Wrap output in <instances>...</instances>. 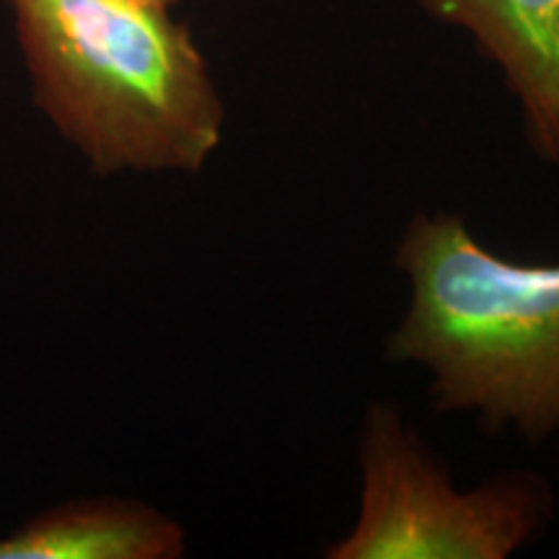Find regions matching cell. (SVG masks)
Returning a JSON list of instances; mask_svg holds the SVG:
<instances>
[{
  "instance_id": "obj_1",
  "label": "cell",
  "mask_w": 559,
  "mask_h": 559,
  "mask_svg": "<svg viewBox=\"0 0 559 559\" xmlns=\"http://www.w3.org/2000/svg\"><path fill=\"white\" fill-rule=\"evenodd\" d=\"M37 107L99 177L200 174L226 104L192 32L135 0H9Z\"/></svg>"
},
{
  "instance_id": "obj_2",
  "label": "cell",
  "mask_w": 559,
  "mask_h": 559,
  "mask_svg": "<svg viewBox=\"0 0 559 559\" xmlns=\"http://www.w3.org/2000/svg\"><path fill=\"white\" fill-rule=\"evenodd\" d=\"M407 309L386 355L423 370L432 407L539 443L559 432V264L515 262L449 210L396 241Z\"/></svg>"
},
{
  "instance_id": "obj_3",
  "label": "cell",
  "mask_w": 559,
  "mask_h": 559,
  "mask_svg": "<svg viewBox=\"0 0 559 559\" xmlns=\"http://www.w3.org/2000/svg\"><path fill=\"white\" fill-rule=\"evenodd\" d=\"M358 464V515L324 549L326 559H510L551 519V489L539 474L502 472L456 487L445 461L389 400L362 412Z\"/></svg>"
},
{
  "instance_id": "obj_4",
  "label": "cell",
  "mask_w": 559,
  "mask_h": 559,
  "mask_svg": "<svg viewBox=\"0 0 559 559\" xmlns=\"http://www.w3.org/2000/svg\"><path fill=\"white\" fill-rule=\"evenodd\" d=\"M466 32L519 104L523 135L559 169V0H412Z\"/></svg>"
},
{
  "instance_id": "obj_5",
  "label": "cell",
  "mask_w": 559,
  "mask_h": 559,
  "mask_svg": "<svg viewBox=\"0 0 559 559\" xmlns=\"http://www.w3.org/2000/svg\"><path fill=\"white\" fill-rule=\"evenodd\" d=\"M187 531L148 502L81 498L39 510L0 536V559H179Z\"/></svg>"
},
{
  "instance_id": "obj_6",
  "label": "cell",
  "mask_w": 559,
  "mask_h": 559,
  "mask_svg": "<svg viewBox=\"0 0 559 559\" xmlns=\"http://www.w3.org/2000/svg\"><path fill=\"white\" fill-rule=\"evenodd\" d=\"M135 3H145V5H158V9H174L179 0H135Z\"/></svg>"
}]
</instances>
